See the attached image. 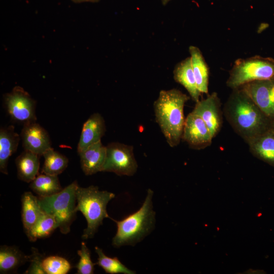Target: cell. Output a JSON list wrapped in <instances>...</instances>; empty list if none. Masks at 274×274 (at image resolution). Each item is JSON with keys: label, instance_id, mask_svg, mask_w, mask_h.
I'll return each mask as SVG.
<instances>
[{"label": "cell", "instance_id": "12", "mask_svg": "<svg viewBox=\"0 0 274 274\" xmlns=\"http://www.w3.org/2000/svg\"><path fill=\"white\" fill-rule=\"evenodd\" d=\"M192 112L202 118L210 130L212 137H214L218 133L221 124L217 94L213 93L206 99L199 100Z\"/></svg>", "mask_w": 274, "mask_h": 274}, {"label": "cell", "instance_id": "19", "mask_svg": "<svg viewBox=\"0 0 274 274\" xmlns=\"http://www.w3.org/2000/svg\"><path fill=\"white\" fill-rule=\"evenodd\" d=\"M192 67L196 85L200 93H208L209 69L198 48L191 46L189 48Z\"/></svg>", "mask_w": 274, "mask_h": 274}, {"label": "cell", "instance_id": "16", "mask_svg": "<svg viewBox=\"0 0 274 274\" xmlns=\"http://www.w3.org/2000/svg\"><path fill=\"white\" fill-rule=\"evenodd\" d=\"M173 74L175 80L184 87L194 101L198 102L201 93L196 85L190 57L177 64Z\"/></svg>", "mask_w": 274, "mask_h": 274}, {"label": "cell", "instance_id": "24", "mask_svg": "<svg viewBox=\"0 0 274 274\" xmlns=\"http://www.w3.org/2000/svg\"><path fill=\"white\" fill-rule=\"evenodd\" d=\"M44 162L42 173L50 175L58 176L67 167L68 158L55 151L52 147L47 150L43 155Z\"/></svg>", "mask_w": 274, "mask_h": 274}, {"label": "cell", "instance_id": "8", "mask_svg": "<svg viewBox=\"0 0 274 274\" xmlns=\"http://www.w3.org/2000/svg\"><path fill=\"white\" fill-rule=\"evenodd\" d=\"M6 110L11 119L23 124L36 122V101L20 86L4 96Z\"/></svg>", "mask_w": 274, "mask_h": 274}, {"label": "cell", "instance_id": "23", "mask_svg": "<svg viewBox=\"0 0 274 274\" xmlns=\"http://www.w3.org/2000/svg\"><path fill=\"white\" fill-rule=\"evenodd\" d=\"M57 228L55 218L43 211L37 222L26 233L29 241L35 242L38 239L49 236Z\"/></svg>", "mask_w": 274, "mask_h": 274}, {"label": "cell", "instance_id": "28", "mask_svg": "<svg viewBox=\"0 0 274 274\" xmlns=\"http://www.w3.org/2000/svg\"><path fill=\"white\" fill-rule=\"evenodd\" d=\"M31 252L29 261L30 264L24 273L46 274L42 265L44 256L36 248H31Z\"/></svg>", "mask_w": 274, "mask_h": 274}, {"label": "cell", "instance_id": "27", "mask_svg": "<svg viewBox=\"0 0 274 274\" xmlns=\"http://www.w3.org/2000/svg\"><path fill=\"white\" fill-rule=\"evenodd\" d=\"M80 256L79 262L76 266L78 274H92L96 263L92 261L90 252L85 243H81V249L77 251Z\"/></svg>", "mask_w": 274, "mask_h": 274}, {"label": "cell", "instance_id": "4", "mask_svg": "<svg viewBox=\"0 0 274 274\" xmlns=\"http://www.w3.org/2000/svg\"><path fill=\"white\" fill-rule=\"evenodd\" d=\"M115 197L114 193L99 190L97 186L78 187L76 210L82 213L87 221V227L82 235L83 238H93L98 227L102 224L104 219H112L107 213V206Z\"/></svg>", "mask_w": 274, "mask_h": 274}, {"label": "cell", "instance_id": "25", "mask_svg": "<svg viewBox=\"0 0 274 274\" xmlns=\"http://www.w3.org/2000/svg\"><path fill=\"white\" fill-rule=\"evenodd\" d=\"M95 251L98 255L96 264L101 267L106 273L110 274H135L136 273L135 271L127 267L117 257L112 258L107 256L101 248L96 246Z\"/></svg>", "mask_w": 274, "mask_h": 274}, {"label": "cell", "instance_id": "30", "mask_svg": "<svg viewBox=\"0 0 274 274\" xmlns=\"http://www.w3.org/2000/svg\"><path fill=\"white\" fill-rule=\"evenodd\" d=\"M171 0H161V2L163 5H166Z\"/></svg>", "mask_w": 274, "mask_h": 274}, {"label": "cell", "instance_id": "15", "mask_svg": "<svg viewBox=\"0 0 274 274\" xmlns=\"http://www.w3.org/2000/svg\"><path fill=\"white\" fill-rule=\"evenodd\" d=\"M21 139L13 125L0 129V171L8 175V163L10 157L17 150Z\"/></svg>", "mask_w": 274, "mask_h": 274}, {"label": "cell", "instance_id": "18", "mask_svg": "<svg viewBox=\"0 0 274 274\" xmlns=\"http://www.w3.org/2000/svg\"><path fill=\"white\" fill-rule=\"evenodd\" d=\"M251 152L274 166V131H265L249 142Z\"/></svg>", "mask_w": 274, "mask_h": 274}, {"label": "cell", "instance_id": "6", "mask_svg": "<svg viewBox=\"0 0 274 274\" xmlns=\"http://www.w3.org/2000/svg\"><path fill=\"white\" fill-rule=\"evenodd\" d=\"M274 79V61L260 57L238 60L232 68L228 86L236 89L255 81Z\"/></svg>", "mask_w": 274, "mask_h": 274}, {"label": "cell", "instance_id": "13", "mask_svg": "<svg viewBox=\"0 0 274 274\" xmlns=\"http://www.w3.org/2000/svg\"><path fill=\"white\" fill-rule=\"evenodd\" d=\"M106 130L103 117L98 113L92 114L83 124L77 146L78 153L100 141Z\"/></svg>", "mask_w": 274, "mask_h": 274}, {"label": "cell", "instance_id": "1", "mask_svg": "<svg viewBox=\"0 0 274 274\" xmlns=\"http://www.w3.org/2000/svg\"><path fill=\"white\" fill-rule=\"evenodd\" d=\"M189 97L178 89L162 90L154 101L155 119L168 145L178 146L182 139L185 121L184 107Z\"/></svg>", "mask_w": 274, "mask_h": 274}, {"label": "cell", "instance_id": "22", "mask_svg": "<svg viewBox=\"0 0 274 274\" xmlns=\"http://www.w3.org/2000/svg\"><path fill=\"white\" fill-rule=\"evenodd\" d=\"M30 188L39 197L54 195L62 190L58 176L43 173L30 183Z\"/></svg>", "mask_w": 274, "mask_h": 274}, {"label": "cell", "instance_id": "14", "mask_svg": "<svg viewBox=\"0 0 274 274\" xmlns=\"http://www.w3.org/2000/svg\"><path fill=\"white\" fill-rule=\"evenodd\" d=\"M82 169L85 175L89 176L102 172L106 155V146L101 141L89 146L78 153Z\"/></svg>", "mask_w": 274, "mask_h": 274}, {"label": "cell", "instance_id": "17", "mask_svg": "<svg viewBox=\"0 0 274 274\" xmlns=\"http://www.w3.org/2000/svg\"><path fill=\"white\" fill-rule=\"evenodd\" d=\"M40 156L30 151L24 150L15 159L18 178L30 183L39 175Z\"/></svg>", "mask_w": 274, "mask_h": 274}, {"label": "cell", "instance_id": "7", "mask_svg": "<svg viewBox=\"0 0 274 274\" xmlns=\"http://www.w3.org/2000/svg\"><path fill=\"white\" fill-rule=\"evenodd\" d=\"M106 159L102 172H112L118 176H133L138 169L132 146L119 142L107 146Z\"/></svg>", "mask_w": 274, "mask_h": 274}, {"label": "cell", "instance_id": "9", "mask_svg": "<svg viewBox=\"0 0 274 274\" xmlns=\"http://www.w3.org/2000/svg\"><path fill=\"white\" fill-rule=\"evenodd\" d=\"M242 87L265 115L274 117V79L255 81Z\"/></svg>", "mask_w": 274, "mask_h": 274}, {"label": "cell", "instance_id": "11", "mask_svg": "<svg viewBox=\"0 0 274 274\" xmlns=\"http://www.w3.org/2000/svg\"><path fill=\"white\" fill-rule=\"evenodd\" d=\"M24 150L30 151L40 156L51 148L47 131L36 122L23 124L20 134Z\"/></svg>", "mask_w": 274, "mask_h": 274}, {"label": "cell", "instance_id": "2", "mask_svg": "<svg viewBox=\"0 0 274 274\" xmlns=\"http://www.w3.org/2000/svg\"><path fill=\"white\" fill-rule=\"evenodd\" d=\"M153 191L149 189L142 207L137 211L120 221L111 219L117 227L112 242L114 248L134 246L154 230L156 213L153 206Z\"/></svg>", "mask_w": 274, "mask_h": 274}, {"label": "cell", "instance_id": "26", "mask_svg": "<svg viewBox=\"0 0 274 274\" xmlns=\"http://www.w3.org/2000/svg\"><path fill=\"white\" fill-rule=\"evenodd\" d=\"M42 265L46 274H66L72 268L66 259L58 256L44 258Z\"/></svg>", "mask_w": 274, "mask_h": 274}, {"label": "cell", "instance_id": "3", "mask_svg": "<svg viewBox=\"0 0 274 274\" xmlns=\"http://www.w3.org/2000/svg\"><path fill=\"white\" fill-rule=\"evenodd\" d=\"M226 113L235 130L248 142L265 132V114L243 90L231 96Z\"/></svg>", "mask_w": 274, "mask_h": 274}, {"label": "cell", "instance_id": "21", "mask_svg": "<svg viewBox=\"0 0 274 274\" xmlns=\"http://www.w3.org/2000/svg\"><path fill=\"white\" fill-rule=\"evenodd\" d=\"M30 255H25L18 248L3 245L0 248V272L6 273L13 271L20 265L29 261Z\"/></svg>", "mask_w": 274, "mask_h": 274}, {"label": "cell", "instance_id": "20", "mask_svg": "<svg viewBox=\"0 0 274 274\" xmlns=\"http://www.w3.org/2000/svg\"><path fill=\"white\" fill-rule=\"evenodd\" d=\"M22 221L24 229L27 232L43 212L39 197L31 192H24L21 197Z\"/></svg>", "mask_w": 274, "mask_h": 274}, {"label": "cell", "instance_id": "5", "mask_svg": "<svg viewBox=\"0 0 274 274\" xmlns=\"http://www.w3.org/2000/svg\"><path fill=\"white\" fill-rule=\"evenodd\" d=\"M78 186L75 181L54 195L39 197L42 210L55 218L58 228L63 234L70 231L71 226L75 219L77 212L76 190Z\"/></svg>", "mask_w": 274, "mask_h": 274}, {"label": "cell", "instance_id": "29", "mask_svg": "<svg viewBox=\"0 0 274 274\" xmlns=\"http://www.w3.org/2000/svg\"><path fill=\"white\" fill-rule=\"evenodd\" d=\"M75 3L97 2L99 0H72Z\"/></svg>", "mask_w": 274, "mask_h": 274}, {"label": "cell", "instance_id": "10", "mask_svg": "<svg viewBox=\"0 0 274 274\" xmlns=\"http://www.w3.org/2000/svg\"><path fill=\"white\" fill-rule=\"evenodd\" d=\"M212 138L202 118L192 112L189 113L185 121L182 139L192 148L200 149L209 145Z\"/></svg>", "mask_w": 274, "mask_h": 274}]
</instances>
